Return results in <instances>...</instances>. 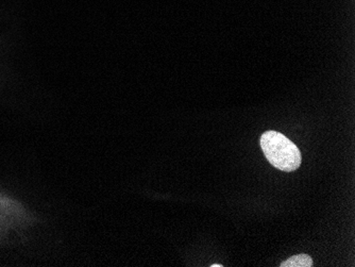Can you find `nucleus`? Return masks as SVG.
<instances>
[{
    "label": "nucleus",
    "mask_w": 355,
    "mask_h": 267,
    "mask_svg": "<svg viewBox=\"0 0 355 267\" xmlns=\"http://www.w3.org/2000/svg\"><path fill=\"white\" fill-rule=\"evenodd\" d=\"M261 147L267 160L282 171H295L302 161L298 146L278 131L269 130L261 137Z\"/></svg>",
    "instance_id": "obj_1"
},
{
    "label": "nucleus",
    "mask_w": 355,
    "mask_h": 267,
    "mask_svg": "<svg viewBox=\"0 0 355 267\" xmlns=\"http://www.w3.org/2000/svg\"><path fill=\"white\" fill-rule=\"evenodd\" d=\"M313 260L308 255H298L281 263L280 267H312Z\"/></svg>",
    "instance_id": "obj_2"
},
{
    "label": "nucleus",
    "mask_w": 355,
    "mask_h": 267,
    "mask_svg": "<svg viewBox=\"0 0 355 267\" xmlns=\"http://www.w3.org/2000/svg\"><path fill=\"white\" fill-rule=\"evenodd\" d=\"M211 266H212V267H223V265H220V264H213V265H211Z\"/></svg>",
    "instance_id": "obj_3"
}]
</instances>
